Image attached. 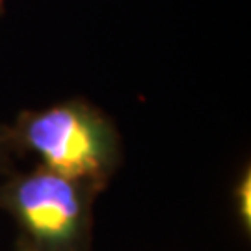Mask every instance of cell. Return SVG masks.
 Segmentation results:
<instances>
[{
	"mask_svg": "<svg viewBox=\"0 0 251 251\" xmlns=\"http://www.w3.org/2000/svg\"><path fill=\"white\" fill-rule=\"evenodd\" d=\"M15 151L32 152L39 166L97 192L112 179L121 144L112 121L80 99L23 112L9 126Z\"/></svg>",
	"mask_w": 251,
	"mask_h": 251,
	"instance_id": "cell-1",
	"label": "cell"
},
{
	"mask_svg": "<svg viewBox=\"0 0 251 251\" xmlns=\"http://www.w3.org/2000/svg\"><path fill=\"white\" fill-rule=\"evenodd\" d=\"M15 151V145L11 142L9 126H0V171L8 166L11 152Z\"/></svg>",
	"mask_w": 251,
	"mask_h": 251,
	"instance_id": "cell-4",
	"label": "cell"
},
{
	"mask_svg": "<svg viewBox=\"0 0 251 251\" xmlns=\"http://www.w3.org/2000/svg\"><path fill=\"white\" fill-rule=\"evenodd\" d=\"M17 251H39L37 248H34V246H30L28 242H25L23 238H21V244H19V250Z\"/></svg>",
	"mask_w": 251,
	"mask_h": 251,
	"instance_id": "cell-5",
	"label": "cell"
},
{
	"mask_svg": "<svg viewBox=\"0 0 251 251\" xmlns=\"http://www.w3.org/2000/svg\"><path fill=\"white\" fill-rule=\"evenodd\" d=\"M4 4H6V0H0V13L4 11Z\"/></svg>",
	"mask_w": 251,
	"mask_h": 251,
	"instance_id": "cell-6",
	"label": "cell"
},
{
	"mask_svg": "<svg viewBox=\"0 0 251 251\" xmlns=\"http://www.w3.org/2000/svg\"><path fill=\"white\" fill-rule=\"evenodd\" d=\"M234 201H236V212L238 218L242 222V227L246 229V233H250L251 229V173L250 170H246L238 184L234 190Z\"/></svg>",
	"mask_w": 251,
	"mask_h": 251,
	"instance_id": "cell-3",
	"label": "cell"
},
{
	"mask_svg": "<svg viewBox=\"0 0 251 251\" xmlns=\"http://www.w3.org/2000/svg\"><path fill=\"white\" fill-rule=\"evenodd\" d=\"M99 192L37 164L0 186V206L39 251H88L91 205Z\"/></svg>",
	"mask_w": 251,
	"mask_h": 251,
	"instance_id": "cell-2",
	"label": "cell"
}]
</instances>
